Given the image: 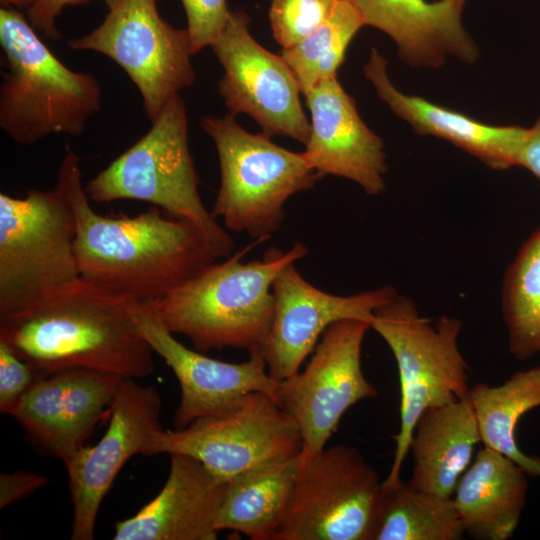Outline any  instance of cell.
Segmentation results:
<instances>
[{
    "label": "cell",
    "instance_id": "6",
    "mask_svg": "<svg viewBox=\"0 0 540 540\" xmlns=\"http://www.w3.org/2000/svg\"><path fill=\"white\" fill-rule=\"evenodd\" d=\"M200 125L219 160L220 187L211 213L230 231L269 239L283 223L287 200L323 177L303 152L279 146L263 132L247 131L230 113L205 115Z\"/></svg>",
    "mask_w": 540,
    "mask_h": 540
},
{
    "label": "cell",
    "instance_id": "19",
    "mask_svg": "<svg viewBox=\"0 0 540 540\" xmlns=\"http://www.w3.org/2000/svg\"><path fill=\"white\" fill-rule=\"evenodd\" d=\"M161 491L135 515L115 524V540H215L227 482L198 460L171 454Z\"/></svg>",
    "mask_w": 540,
    "mask_h": 540
},
{
    "label": "cell",
    "instance_id": "23",
    "mask_svg": "<svg viewBox=\"0 0 540 540\" xmlns=\"http://www.w3.org/2000/svg\"><path fill=\"white\" fill-rule=\"evenodd\" d=\"M479 442V427L469 398L428 408L413 431V470L408 483L419 492L452 498Z\"/></svg>",
    "mask_w": 540,
    "mask_h": 540
},
{
    "label": "cell",
    "instance_id": "24",
    "mask_svg": "<svg viewBox=\"0 0 540 540\" xmlns=\"http://www.w3.org/2000/svg\"><path fill=\"white\" fill-rule=\"evenodd\" d=\"M301 456L246 471L227 482L218 531L251 540H274L293 492Z\"/></svg>",
    "mask_w": 540,
    "mask_h": 540
},
{
    "label": "cell",
    "instance_id": "17",
    "mask_svg": "<svg viewBox=\"0 0 540 540\" xmlns=\"http://www.w3.org/2000/svg\"><path fill=\"white\" fill-rule=\"evenodd\" d=\"M123 379L84 368L56 372L37 380L10 415L35 447L66 463L110 413Z\"/></svg>",
    "mask_w": 540,
    "mask_h": 540
},
{
    "label": "cell",
    "instance_id": "3",
    "mask_svg": "<svg viewBox=\"0 0 540 540\" xmlns=\"http://www.w3.org/2000/svg\"><path fill=\"white\" fill-rule=\"evenodd\" d=\"M260 242L150 301L167 329L188 338L200 352L237 348L263 354L274 313L273 281L283 267L304 258L309 250L296 242L287 251L272 247L261 259L243 262Z\"/></svg>",
    "mask_w": 540,
    "mask_h": 540
},
{
    "label": "cell",
    "instance_id": "22",
    "mask_svg": "<svg viewBox=\"0 0 540 540\" xmlns=\"http://www.w3.org/2000/svg\"><path fill=\"white\" fill-rule=\"evenodd\" d=\"M527 476L510 458L480 449L452 496L464 533L475 540L512 538L526 503Z\"/></svg>",
    "mask_w": 540,
    "mask_h": 540
},
{
    "label": "cell",
    "instance_id": "36",
    "mask_svg": "<svg viewBox=\"0 0 540 540\" xmlns=\"http://www.w3.org/2000/svg\"><path fill=\"white\" fill-rule=\"evenodd\" d=\"M454 1L460 8L463 9L466 0H454Z\"/></svg>",
    "mask_w": 540,
    "mask_h": 540
},
{
    "label": "cell",
    "instance_id": "13",
    "mask_svg": "<svg viewBox=\"0 0 540 540\" xmlns=\"http://www.w3.org/2000/svg\"><path fill=\"white\" fill-rule=\"evenodd\" d=\"M249 22L246 13L231 11L225 28L210 46L224 69L218 93L230 114H246L263 133L289 137L305 146L311 127L297 79L281 54L272 53L253 38Z\"/></svg>",
    "mask_w": 540,
    "mask_h": 540
},
{
    "label": "cell",
    "instance_id": "9",
    "mask_svg": "<svg viewBox=\"0 0 540 540\" xmlns=\"http://www.w3.org/2000/svg\"><path fill=\"white\" fill-rule=\"evenodd\" d=\"M382 497L376 470L354 447L302 460L274 540H372Z\"/></svg>",
    "mask_w": 540,
    "mask_h": 540
},
{
    "label": "cell",
    "instance_id": "4",
    "mask_svg": "<svg viewBox=\"0 0 540 540\" xmlns=\"http://www.w3.org/2000/svg\"><path fill=\"white\" fill-rule=\"evenodd\" d=\"M6 70L0 86V127L16 143L33 145L52 134L84 132L102 104L90 73L67 67L16 8L0 9Z\"/></svg>",
    "mask_w": 540,
    "mask_h": 540
},
{
    "label": "cell",
    "instance_id": "8",
    "mask_svg": "<svg viewBox=\"0 0 540 540\" xmlns=\"http://www.w3.org/2000/svg\"><path fill=\"white\" fill-rule=\"evenodd\" d=\"M73 210L58 185L0 193V317L78 280Z\"/></svg>",
    "mask_w": 540,
    "mask_h": 540
},
{
    "label": "cell",
    "instance_id": "12",
    "mask_svg": "<svg viewBox=\"0 0 540 540\" xmlns=\"http://www.w3.org/2000/svg\"><path fill=\"white\" fill-rule=\"evenodd\" d=\"M369 329L370 324L360 320L332 324L306 367L279 381L276 401L300 429L302 460L326 447L349 408L377 396L361 366L362 344Z\"/></svg>",
    "mask_w": 540,
    "mask_h": 540
},
{
    "label": "cell",
    "instance_id": "31",
    "mask_svg": "<svg viewBox=\"0 0 540 540\" xmlns=\"http://www.w3.org/2000/svg\"><path fill=\"white\" fill-rule=\"evenodd\" d=\"M37 371L0 340V411L11 414L19 400L39 380Z\"/></svg>",
    "mask_w": 540,
    "mask_h": 540
},
{
    "label": "cell",
    "instance_id": "29",
    "mask_svg": "<svg viewBox=\"0 0 540 540\" xmlns=\"http://www.w3.org/2000/svg\"><path fill=\"white\" fill-rule=\"evenodd\" d=\"M338 0H272L269 21L274 39L288 49L317 29Z\"/></svg>",
    "mask_w": 540,
    "mask_h": 540
},
{
    "label": "cell",
    "instance_id": "5",
    "mask_svg": "<svg viewBox=\"0 0 540 540\" xmlns=\"http://www.w3.org/2000/svg\"><path fill=\"white\" fill-rule=\"evenodd\" d=\"M150 129L89 180L85 191L95 203L137 200L186 219L210 238L221 257L231 255L233 240L208 211L189 148L188 117L180 94L151 122Z\"/></svg>",
    "mask_w": 540,
    "mask_h": 540
},
{
    "label": "cell",
    "instance_id": "27",
    "mask_svg": "<svg viewBox=\"0 0 540 540\" xmlns=\"http://www.w3.org/2000/svg\"><path fill=\"white\" fill-rule=\"evenodd\" d=\"M502 313L510 353L521 361L540 354V226L507 269Z\"/></svg>",
    "mask_w": 540,
    "mask_h": 540
},
{
    "label": "cell",
    "instance_id": "30",
    "mask_svg": "<svg viewBox=\"0 0 540 540\" xmlns=\"http://www.w3.org/2000/svg\"><path fill=\"white\" fill-rule=\"evenodd\" d=\"M187 18L193 55L211 46L225 28L231 11L226 0H180Z\"/></svg>",
    "mask_w": 540,
    "mask_h": 540
},
{
    "label": "cell",
    "instance_id": "35",
    "mask_svg": "<svg viewBox=\"0 0 540 540\" xmlns=\"http://www.w3.org/2000/svg\"><path fill=\"white\" fill-rule=\"evenodd\" d=\"M34 0H0L2 7H13L16 9H28Z\"/></svg>",
    "mask_w": 540,
    "mask_h": 540
},
{
    "label": "cell",
    "instance_id": "26",
    "mask_svg": "<svg viewBox=\"0 0 540 540\" xmlns=\"http://www.w3.org/2000/svg\"><path fill=\"white\" fill-rule=\"evenodd\" d=\"M464 535L452 498L419 492L402 479L382 484L372 540H459Z\"/></svg>",
    "mask_w": 540,
    "mask_h": 540
},
{
    "label": "cell",
    "instance_id": "14",
    "mask_svg": "<svg viewBox=\"0 0 540 540\" xmlns=\"http://www.w3.org/2000/svg\"><path fill=\"white\" fill-rule=\"evenodd\" d=\"M161 398L152 386L123 379L110 408L109 425L93 446H84L65 464L73 505L72 540L94 538L97 515L126 462L143 455L160 424Z\"/></svg>",
    "mask_w": 540,
    "mask_h": 540
},
{
    "label": "cell",
    "instance_id": "16",
    "mask_svg": "<svg viewBox=\"0 0 540 540\" xmlns=\"http://www.w3.org/2000/svg\"><path fill=\"white\" fill-rule=\"evenodd\" d=\"M272 292L274 313L263 356L269 374L278 381L301 369L329 326L342 320L371 324L375 311L397 294L391 286L346 296L331 294L306 281L295 262L280 270Z\"/></svg>",
    "mask_w": 540,
    "mask_h": 540
},
{
    "label": "cell",
    "instance_id": "11",
    "mask_svg": "<svg viewBox=\"0 0 540 540\" xmlns=\"http://www.w3.org/2000/svg\"><path fill=\"white\" fill-rule=\"evenodd\" d=\"M156 2L117 0L98 27L68 42L73 50L97 52L114 61L137 87L151 122L196 80L187 29L167 23Z\"/></svg>",
    "mask_w": 540,
    "mask_h": 540
},
{
    "label": "cell",
    "instance_id": "32",
    "mask_svg": "<svg viewBox=\"0 0 540 540\" xmlns=\"http://www.w3.org/2000/svg\"><path fill=\"white\" fill-rule=\"evenodd\" d=\"M90 0H34L27 9L26 18L31 26L49 39L61 38V33L57 30L55 21L67 6L81 5ZM109 9L117 0H103Z\"/></svg>",
    "mask_w": 540,
    "mask_h": 540
},
{
    "label": "cell",
    "instance_id": "7",
    "mask_svg": "<svg viewBox=\"0 0 540 540\" xmlns=\"http://www.w3.org/2000/svg\"><path fill=\"white\" fill-rule=\"evenodd\" d=\"M394 355L400 382V427L384 486L401 479L414 428L425 410L469 396V367L458 339L462 322L442 316L435 323L422 317L411 299L396 294L378 308L370 324Z\"/></svg>",
    "mask_w": 540,
    "mask_h": 540
},
{
    "label": "cell",
    "instance_id": "18",
    "mask_svg": "<svg viewBox=\"0 0 540 540\" xmlns=\"http://www.w3.org/2000/svg\"><path fill=\"white\" fill-rule=\"evenodd\" d=\"M304 97L311 128L303 153L310 166L323 177L351 180L369 195L381 193L387 172L384 143L362 120L337 76L320 82Z\"/></svg>",
    "mask_w": 540,
    "mask_h": 540
},
{
    "label": "cell",
    "instance_id": "1",
    "mask_svg": "<svg viewBox=\"0 0 540 540\" xmlns=\"http://www.w3.org/2000/svg\"><path fill=\"white\" fill-rule=\"evenodd\" d=\"M75 217L80 277L135 301H154L222 258L193 222L157 206L136 216L94 210L82 183L80 157L67 145L57 183Z\"/></svg>",
    "mask_w": 540,
    "mask_h": 540
},
{
    "label": "cell",
    "instance_id": "34",
    "mask_svg": "<svg viewBox=\"0 0 540 540\" xmlns=\"http://www.w3.org/2000/svg\"><path fill=\"white\" fill-rule=\"evenodd\" d=\"M517 166L525 168L540 179V115L526 131L517 156Z\"/></svg>",
    "mask_w": 540,
    "mask_h": 540
},
{
    "label": "cell",
    "instance_id": "15",
    "mask_svg": "<svg viewBox=\"0 0 540 540\" xmlns=\"http://www.w3.org/2000/svg\"><path fill=\"white\" fill-rule=\"evenodd\" d=\"M132 316L139 333L179 382L181 397L174 415L175 429L230 412L252 392L276 400L279 381L269 374L262 353L249 354V359L241 363H230L191 350L167 329L150 301L136 302Z\"/></svg>",
    "mask_w": 540,
    "mask_h": 540
},
{
    "label": "cell",
    "instance_id": "25",
    "mask_svg": "<svg viewBox=\"0 0 540 540\" xmlns=\"http://www.w3.org/2000/svg\"><path fill=\"white\" fill-rule=\"evenodd\" d=\"M481 442L517 463L531 477L540 478V457L523 453L515 430L521 417L540 406V365L518 371L504 383H477L468 396Z\"/></svg>",
    "mask_w": 540,
    "mask_h": 540
},
{
    "label": "cell",
    "instance_id": "2",
    "mask_svg": "<svg viewBox=\"0 0 540 540\" xmlns=\"http://www.w3.org/2000/svg\"><path fill=\"white\" fill-rule=\"evenodd\" d=\"M136 302L79 278L0 317V340L42 377L84 368L143 379L154 352L134 323Z\"/></svg>",
    "mask_w": 540,
    "mask_h": 540
},
{
    "label": "cell",
    "instance_id": "20",
    "mask_svg": "<svg viewBox=\"0 0 540 540\" xmlns=\"http://www.w3.org/2000/svg\"><path fill=\"white\" fill-rule=\"evenodd\" d=\"M364 74L379 98L409 123L415 133L444 139L495 170L517 166L526 128L489 125L417 95L403 93L391 82L387 61L375 48L364 66Z\"/></svg>",
    "mask_w": 540,
    "mask_h": 540
},
{
    "label": "cell",
    "instance_id": "21",
    "mask_svg": "<svg viewBox=\"0 0 540 540\" xmlns=\"http://www.w3.org/2000/svg\"><path fill=\"white\" fill-rule=\"evenodd\" d=\"M364 24L393 39L398 55L412 67H439L446 56L473 63L478 48L461 22L454 0H352Z\"/></svg>",
    "mask_w": 540,
    "mask_h": 540
},
{
    "label": "cell",
    "instance_id": "33",
    "mask_svg": "<svg viewBox=\"0 0 540 540\" xmlns=\"http://www.w3.org/2000/svg\"><path fill=\"white\" fill-rule=\"evenodd\" d=\"M48 481L45 476L28 471L1 473L0 509L28 498L38 489L45 487Z\"/></svg>",
    "mask_w": 540,
    "mask_h": 540
},
{
    "label": "cell",
    "instance_id": "10",
    "mask_svg": "<svg viewBox=\"0 0 540 540\" xmlns=\"http://www.w3.org/2000/svg\"><path fill=\"white\" fill-rule=\"evenodd\" d=\"M302 436L294 419L271 396L252 392L230 412L198 419L181 429L156 432L143 455L190 456L218 479L295 458Z\"/></svg>",
    "mask_w": 540,
    "mask_h": 540
},
{
    "label": "cell",
    "instance_id": "28",
    "mask_svg": "<svg viewBox=\"0 0 540 540\" xmlns=\"http://www.w3.org/2000/svg\"><path fill=\"white\" fill-rule=\"evenodd\" d=\"M365 26L352 0H338L330 17L281 56L292 70L305 96L320 82L337 76L346 50Z\"/></svg>",
    "mask_w": 540,
    "mask_h": 540
}]
</instances>
